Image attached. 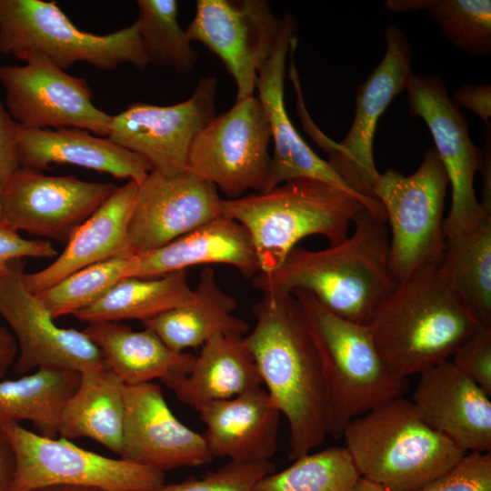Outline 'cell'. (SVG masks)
Wrapping results in <instances>:
<instances>
[{
	"label": "cell",
	"instance_id": "cell-38",
	"mask_svg": "<svg viewBox=\"0 0 491 491\" xmlns=\"http://www.w3.org/2000/svg\"><path fill=\"white\" fill-rule=\"evenodd\" d=\"M415 491H491V452H467Z\"/></svg>",
	"mask_w": 491,
	"mask_h": 491
},
{
	"label": "cell",
	"instance_id": "cell-21",
	"mask_svg": "<svg viewBox=\"0 0 491 491\" xmlns=\"http://www.w3.org/2000/svg\"><path fill=\"white\" fill-rule=\"evenodd\" d=\"M410 402L418 417L466 453L491 452V400L450 360L421 374Z\"/></svg>",
	"mask_w": 491,
	"mask_h": 491
},
{
	"label": "cell",
	"instance_id": "cell-13",
	"mask_svg": "<svg viewBox=\"0 0 491 491\" xmlns=\"http://www.w3.org/2000/svg\"><path fill=\"white\" fill-rule=\"evenodd\" d=\"M24 65H0L5 105L14 120L27 128L75 127L107 137L112 115L93 103L83 77L67 74L48 58L30 54Z\"/></svg>",
	"mask_w": 491,
	"mask_h": 491
},
{
	"label": "cell",
	"instance_id": "cell-50",
	"mask_svg": "<svg viewBox=\"0 0 491 491\" xmlns=\"http://www.w3.org/2000/svg\"><path fill=\"white\" fill-rule=\"evenodd\" d=\"M2 185H0V196H1ZM0 221H1V204H0Z\"/></svg>",
	"mask_w": 491,
	"mask_h": 491
},
{
	"label": "cell",
	"instance_id": "cell-24",
	"mask_svg": "<svg viewBox=\"0 0 491 491\" xmlns=\"http://www.w3.org/2000/svg\"><path fill=\"white\" fill-rule=\"evenodd\" d=\"M213 457L235 462L269 461L277 448L280 411L261 386L198 411Z\"/></svg>",
	"mask_w": 491,
	"mask_h": 491
},
{
	"label": "cell",
	"instance_id": "cell-28",
	"mask_svg": "<svg viewBox=\"0 0 491 491\" xmlns=\"http://www.w3.org/2000/svg\"><path fill=\"white\" fill-rule=\"evenodd\" d=\"M237 302L217 282L215 270L205 267L183 306L145 320L144 326L153 330L171 349L184 352L202 346L217 334L246 335L249 325L234 315Z\"/></svg>",
	"mask_w": 491,
	"mask_h": 491
},
{
	"label": "cell",
	"instance_id": "cell-32",
	"mask_svg": "<svg viewBox=\"0 0 491 491\" xmlns=\"http://www.w3.org/2000/svg\"><path fill=\"white\" fill-rule=\"evenodd\" d=\"M440 265L480 324H491V216L467 231L446 236Z\"/></svg>",
	"mask_w": 491,
	"mask_h": 491
},
{
	"label": "cell",
	"instance_id": "cell-39",
	"mask_svg": "<svg viewBox=\"0 0 491 491\" xmlns=\"http://www.w3.org/2000/svg\"><path fill=\"white\" fill-rule=\"evenodd\" d=\"M449 360L491 396V324H480Z\"/></svg>",
	"mask_w": 491,
	"mask_h": 491
},
{
	"label": "cell",
	"instance_id": "cell-31",
	"mask_svg": "<svg viewBox=\"0 0 491 491\" xmlns=\"http://www.w3.org/2000/svg\"><path fill=\"white\" fill-rule=\"evenodd\" d=\"M187 270L149 277L120 280L103 297L74 316L82 322L141 320L185 304L192 296Z\"/></svg>",
	"mask_w": 491,
	"mask_h": 491
},
{
	"label": "cell",
	"instance_id": "cell-45",
	"mask_svg": "<svg viewBox=\"0 0 491 491\" xmlns=\"http://www.w3.org/2000/svg\"><path fill=\"white\" fill-rule=\"evenodd\" d=\"M17 354L18 346L14 335L0 326V377L15 362Z\"/></svg>",
	"mask_w": 491,
	"mask_h": 491
},
{
	"label": "cell",
	"instance_id": "cell-14",
	"mask_svg": "<svg viewBox=\"0 0 491 491\" xmlns=\"http://www.w3.org/2000/svg\"><path fill=\"white\" fill-rule=\"evenodd\" d=\"M25 267L24 259H15L0 275V314L18 346L15 373L58 367L82 375L108 368L102 351L83 331L55 324L41 299L25 286Z\"/></svg>",
	"mask_w": 491,
	"mask_h": 491
},
{
	"label": "cell",
	"instance_id": "cell-7",
	"mask_svg": "<svg viewBox=\"0 0 491 491\" xmlns=\"http://www.w3.org/2000/svg\"><path fill=\"white\" fill-rule=\"evenodd\" d=\"M0 54L20 60L41 55L65 71L75 63L112 71L123 64L143 70L149 61L137 24L96 35L78 29L55 1L0 0Z\"/></svg>",
	"mask_w": 491,
	"mask_h": 491
},
{
	"label": "cell",
	"instance_id": "cell-26",
	"mask_svg": "<svg viewBox=\"0 0 491 491\" xmlns=\"http://www.w3.org/2000/svg\"><path fill=\"white\" fill-rule=\"evenodd\" d=\"M102 351L108 368L125 386L160 379L168 382L185 376L195 356L168 347L151 329L135 331L120 322L88 323L83 330Z\"/></svg>",
	"mask_w": 491,
	"mask_h": 491
},
{
	"label": "cell",
	"instance_id": "cell-17",
	"mask_svg": "<svg viewBox=\"0 0 491 491\" xmlns=\"http://www.w3.org/2000/svg\"><path fill=\"white\" fill-rule=\"evenodd\" d=\"M116 188L109 182L51 176L20 167L2 185L1 222L15 231L67 243Z\"/></svg>",
	"mask_w": 491,
	"mask_h": 491
},
{
	"label": "cell",
	"instance_id": "cell-3",
	"mask_svg": "<svg viewBox=\"0 0 491 491\" xmlns=\"http://www.w3.org/2000/svg\"><path fill=\"white\" fill-rule=\"evenodd\" d=\"M350 236L322 250L294 247L281 266L258 273L253 286L305 290L334 314L367 324L379 303L396 286L389 267L386 219L363 208Z\"/></svg>",
	"mask_w": 491,
	"mask_h": 491
},
{
	"label": "cell",
	"instance_id": "cell-27",
	"mask_svg": "<svg viewBox=\"0 0 491 491\" xmlns=\"http://www.w3.org/2000/svg\"><path fill=\"white\" fill-rule=\"evenodd\" d=\"M262 380L244 336L217 334L206 341L185 376L165 386L177 399L198 411L259 387Z\"/></svg>",
	"mask_w": 491,
	"mask_h": 491
},
{
	"label": "cell",
	"instance_id": "cell-5",
	"mask_svg": "<svg viewBox=\"0 0 491 491\" xmlns=\"http://www.w3.org/2000/svg\"><path fill=\"white\" fill-rule=\"evenodd\" d=\"M342 436L360 476L387 491H415L466 454L426 425L403 396L355 417Z\"/></svg>",
	"mask_w": 491,
	"mask_h": 491
},
{
	"label": "cell",
	"instance_id": "cell-22",
	"mask_svg": "<svg viewBox=\"0 0 491 491\" xmlns=\"http://www.w3.org/2000/svg\"><path fill=\"white\" fill-rule=\"evenodd\" d=\"M223 264L253 279L260 266L247 230L220 215L157 249L133 254L125 278L157 277L200 265Z\"/></svg>",
	"mask_w": 491,
	"mask_h": 491
},
{
	"label": "cell",
	"instance_id": "cell-33",
	"mask_svg": "<svg viewBox=\"0 0 491 491\" xmlns=\"http://www.w3.org/2000/svg\"><path fill=\"white\" fill-rule=\"evenodd\" d=\"M359 477L346 448L330 446L263 477L255 491H352Z\"/></svg>",
	"mask_w": 491,
	"mask_h": 491
},
{
	"label": "cell",
	"instance_id": "cell-6",
	"mask_svg": "<svg viewBox=\"0 0 491 491\" xmlns=\"http://www.w3.org/2000/svg\"><path fill=\"white\" fill-rule=\"evenodd\" d=\"M291 293L299 302L321 353L330 392L329 435L339 437L355 417L402 396L406 379L388 368L367 324L334 314L307 291Z\"/></svg>",
	"mask_w": 491,
	"mask_h": 491
},
{
	"label": "cell",
	"instance_id": "cell-36",
	"mask_svg": "<svg viewBox=\"0 0 491 491\" xmlns=\"http://www.w3.org/2000/svg\"><path fill=\"white\" fill-rule=\"evenodd\" d=\"M426 11L456 48L473 55L491 53L490 0H429Z\"/></svg>",
	"mask_w": 491,
	"mask_h": 491
},
{
	"label": "cell",
	"instance_id": "cell-30",
	"mask_svg": "<svg viewBox=\"0 0 491 491\" xmlns=\"http://www.w3.org/2000/svg\"><path fill=\"white\" fill-rule=\"evenodd\" d=\"M80 377L72 369L40 367L16 379L0 381V425L25 420L40 435L55 438L63 408Z\"/></svg>",
	"mask_w": 491,
	"mask_h": 491
},
{
	"label": "cell",
	"instance_id": "cell-18",
	"mask_svg": "<svg viewBox=\"0 0 491 491\" xmlns=\"http://www.w3.org/2000/svg\"><path fill=\"white\" fill-rule=\"evenodd\" d=\"M296 38V22L292 15H286L285 26L275 50L257 73V98L264 109L274 142V154L260 192L271 190L296 179H316L343 189L357 198L370 212L385 217L382 204L376 199L366 198L356 193L326 160L311 149L287 115L284 95L286 60L291 43Z\"/></svg>",
	"mask_w": 491,
	"mask_h": 491
},
{
	"label": "cell",
	"instance_id": "cell-49",
	"mask_svg": "<svg viewBox=\"0 0 491 491\" xmlns=\"http://www.w3.org/2000/svg\"><path fill=\"white\" fill-rule=\"evenodd\" d=\"M5 266H6V264L5 265H0V275L2 274V272L4 271Z\"/></svg>",
	"mask_w": 491,
	"mask_h": 491
},
{
	"label": "cell",
	"instance_id": "cell-19",
	"mask_svg": "<svg viewBox=\"0 0 491 491\" xmlns=\"http://www.w3.org/2000/svg\"><path fill=\"white\" fill-rule=\"evenodd\" d=\"M218 189L191 171L164 176L151 171L139 190L127 230V248L162 247L221 215Z\"/></svg>",
	"mask_w": 491,
	"mask_h": 491
},
{
	"label": "cell",
	"instance_id": "cell-29",
	"mask_svg": "<svg viewBox=\"0 0 491 491\" xmlns=\"http://www.w3.org/2000/svg\"><path fill=\"white\" fill-rule=\"evenodd\" d=\"M125 386L109 368L82 374L63 408L58 436L67 440L90 438L120 456Z\"/></svg>",
	"mask_w": 491,
	"mask_h": 491
},
{
	"label": "cell",
	"instance_id": "cell-41",
	"mask_svg": "<svg viewBox=\"0 0 491 491\" xmlns=\"http://www.w3.org/2000/svg\"><path fill=\"white\" fill-rule=\"evenodd\" d=\"M20 125L0 98V185L20 168L17 159V137Z\"/></svg>",
	"mask_w": 491,
	"mask_h": 491
},
{
	"label": "cell",
	"instance_id": "cell-47",
	"mask_svg": "<svg viewBox=\"0 0 491 491\" xmlns=\"http://www.w3.org/2000/svg\"><path fill=\"white\" fill-rule=\"evenodd\" d=\"M32 491H105L96 487L75 486H51Z\"/></svg>",
	"mask_w": 491,
	"mask_h": 491
},
{
	"label": "cell",
	"instance_id": "cell-11",
	"mask_svg": "<svg viewBox=\"0 0 491 491\" xmlns=\"http://www.w3.org/2000/svg\"><path fill=\"white\" fill-rule=\"evenodd\" d=\"M270 140L266 116L254 95L235 101L195 135L186 169L215 185L228 199L250 190L260 192L271 159Z\"/></svg>",
	"mask_w": 491,
	"mask_h": 491
},
{
	"label": "cell",
	"instance_id": "cell-35",
	"mask_svg": "<svg viewBox=\"0 0 491 491\" xmlns=\"http://www.w3.org/2000/svg\"><path fill=\"white\" fill-rule=\"evenodd\" d=\"M132 255L124 253L84 267L36 296L54 319L75 315L99 300L125 278Z\"/></svg>",
	"mask_w": 491,
	"mask_h": 491
},
{
	"label": "cell",
	"instance_id": "cell-10",
	"mask_svg": "<svg viewBox=\"0 0 491 491\" xmlns=\"http://www.w3.org/2000/svg\"><path fill=\"white\" fill-rule=\"evenodd\" d=\"M2 426L15 456L11 491H32L51 486L149 491L165 484V473L162 471L94 453L65 438L46 437L20 424Z\"/></svg>",
	"mask_w": 491,
	"mask_h": 491
},
{
	"label": "cell",
	"instance_id": "cell-40",
	"mask_svg": "<svg viewBox=\"0 0 491 491\" xmlns=\"http://www.w3.org/2000/svg\"><path fill=\"white\" fill-rule=\"evenodd\" d=\"M56 256V249L48 240L25 239L0 221V265L25 257L53 258Z\"/></svg>",
	"mask_w": 491,
	"mask_h": 491
},
{
	"label": "cell",
	"instance_id": "cell-12",
	"mask_svg": "<svg viewBox=\"0 0 491 491\" xmlns=\"http://www.w3.org/2000/svg\"><path fill=\"white\" fill-rule=\"evenodd\" d=\"M406 91L409 114L426 124L451 184V206L444 220L445 237L467 231L491 216L477 200L474 187L482 151L471 140L467 121L452 102L441 77L413 75Z\"/></svg>",
	"mask_w": 491,
	"mask_h": 491
},
{
	"label": "cell",
	"instance_id": "cell-8",
	"mask_svg": "<svg viewBox=\"0 0 491 491\" xmlns=\"http://www.w3.org/2000/svg\"><path fill=\"white\" fill-rule=\"evenodd\" d=\"M385 39L384 57L358 86L351 128L339 143L327 137L313 122L305 105L299 79H292L297 95V114L305 130L327 154V162L344 181L356 193L371 199H376L374 187L380 175L373 154L378 120L393 99L406 90L414 75L412 46L404 32L390 25L385 32Z\"/></svg>",
	"mask_w": 491,
	"mask_h": 491
},
{
	"label": "cell",
	"instance_id": "cell-25",
	"mask_svg": "<svg viewBox=\"0 0 491 491\" xmlns=\"http://www.w3.org/2000/svg\"><path fill=\"white\" fill-rule=\"evenodd\" d=\"M138 190L139 185L135 180L117 186L73 233L65 248L53 263L40 271L24 273L26 288L38 295L84 267L130 253L127 230Z\"/></svg>",
	"mask_w": 491,
	"mask_h": 491
},
{
	"label": "cell",
	"instance_id": "cell-20",
	"mask_svg": "<svg viewBox=\"0 0 491 491\" xmlns=\"http://www.w3.org/2000/svg\"><path fill=\"white\" fill-rule=\"evenodd\" d=\"M121 458L165 473L203 466L214 458L204 434L185 426L171 411L161 386H125Z\"/></svg>",
	"mask_w": 491,
	"mask_h": 491
},
{
	"label": "cell",
	"instance_id": "cell-34",
	"mask_svg": "<svg viewBox=\"0 0 491 491\" xmlns=\"http://www.w3.org/2000/svg\"><path fill=\"white\" fill-rule=\"evenodd\" d=\"M138 33L150 64L187 73L195 68L197 53L178 24L175 0H138Z\"/></svg>",
	"mask_w": 491,
	"mask_h": 491
},
{
	"label": "cell",
	"instance_id": "cell-44",
	"mask_svg": "<svg viewBox=\"0 0 491 491\" xmlns=\"http://www.w3.org/2000/svg\"><path fill=\"white\" fill-rule=\"evenodd\" d=\"M479 172L483 178L482 207L491 214V125L485 127V145Z\"/></svg>",
	"mask_w": 491,
	"mask_h": 491
},
{
	"label": "cell",
	"instance_id": "cell-15",
	"mask_svg": "<svg viewBox=\"0 0 491 491\" xmlns=\"http://www.w3.org/2000/svg\"><path fill=\"white\" fill-rule=\"evenodd\" d=\"M286 16L279 18L265 0H198L185 29L190 42L217 55L236 85V101L254 95L259 68L279 40Z\"/></svg>",
	"mask_w": 491,
	"mask_h": 491
},
{
	"label": "cell",
	"instance_id": "cell-23",
	"mask_svg": "<svg viewBox=\"0 0 491 491\" xmlns=\"http://www.w3.org/2000/svg\"><path fill=\"white\" fill-rule=\"evenodd\" d=\"M20 167L41 171L50 164L73 165L135 180L139 185L153 170L143 156L107 137L75 127L27 128L20 125L17 137Z\"/></svg>",
	"mask_w": 491,
	"mask_h": 491
},
{
	"label": "cell",
	"instance_id": "cell-1",
	"mask_svg": "<svg viewBox=\"0 0 491 491\" xmlns=\"http://www.w3.org/2000/svg\"><path fill=\"white\" fill-rule=\"evenodd\" d=\"M253 306L256 324L244 336L262 384L289 427V458L322 445L330 432L327 376L315 337L296 296L267 286Z\"/></svg>",
	"mask_w": 491,
	"mask_h": 491
},
{
	"label": "cell",
	"instance_id": "cell-4",
	"mask_svg": "<svg viewBox=\"0 0 491 491\" xmlns=\"http://www.w3.org/2000/svg\"><path fill=\"white\" fill-rule=\"evenodd\" d=\"M366 208L354 195L324 181L300 178L266 192L223 199L221 215L249 233L260 272L278 268L303 238L325 236L330 246L347 236L349 224ZM367 209V208H366Z\"/></svg>",
	"mask_w": 491,
	"mask_h": 491
},
{
	"label": "cell",
	"instance_id": "cell-16",
	"mask_svg": "<svg viewBox=\"0 0 491 491\" xmlns=\"http://www.w3.org/2000/svg\"><path fill=\"white\" fill-rule=\"evenodd\" d=\"M217 80L201 77L192 95L172 105H130L112 115L108 139L146 159L152 171L174 176L186 169L195 135L215 116Z\"/></svg>",
	"mask_w": 491,
	"mask_h": 491
},
{
	"label": "cell",
	"instance_id": "cell-43",
	"mask_svg": "<svg viewBox=\"0 0 491 491\" xmlns=\"http://www.w3.org/2000/svg\"><path fill=\"white\" fill-rule=\"evenodd\" d=\"M15 468V456L12 443L0 425V491H11Z\"/></svg>",
	"mask_w": 491,
	"mask_h": 491
},
{
	"label": "cell",
	"instance_id": "cell-9",
	"mask_svg": "<svg viewBox=\"0 0 491 491\" xmlns=\"http://www.w3.org/2000/svg\"><path fill=\"white\" fill-rule=\"evenodd\" d=\"M448 184L435 148L424 151L420 165L407 176L395 169L379 175L374 195L390 228L389 267L397 283L424 266L441 262Z\"/></svg>",
	"mask_w": 491,
	"mask_h": 491
},
{
	"label": "cell",
	"instance_id": "cell-42",
	"mask_svg": "<svg viewBox=\"0 0 491 491\" xmlns=\"http://www.w3.org/2000/svg\"><path fill=\"white\" fill-rule=\"evenodd\" d=\"M451 100L458 108L465 107L477 115L486 125H491L490 85H463L454 92Z\"/></svg>",
	"mask_w": 491,
	"mask_h": 491
},
{
	"label": "cell",
	"instance_id": "cell-48",
	"mask_svg": "<svg viewBox=\"0 0 491 491\" xmlns=\"http://www.w3.org/2000/svg\"><path fill=\"white\" fill-rule=\"evenodd\" d=\"M352 491H387V490H386L381 486L360 476Z\"/></svg>",
	"mask_w": 491,
	"mask_h": 491
},
{
	"label": "cell",
	"instance_id": "cell-2",
	"mask_svg": "<svg viewBox=\"0 0 491 491\" xmlns=\"http://www.w3.org/2000/svg\"><path fill=\"white\" fill-rule=\"evenodd\" d=\"M367 325L388 368L407 379L449 360L480 322L439 263L398 282Z\"/></svg>",
	"mask_w": 491,
	"mask_h": 491
},
{
	"label": "cell",
	"instance_id": "cell-37",
	"mask_svg": "<svg viewBox=\"0 0 491 491\" xmlns=\"http://www.w3.org/2000/svg\"><path fill=\"white\" fill-rule=\"evenodd\" d=\"M276 472L269 461H229L215 471L206 472L200 478L188 477L184 481L162 485L149 491H255L256 484Z\"/></svg>",
	"mask_w": 491,
	"mask_h": 491
},
{
	"label": "cell",
	"instance_id": "cell-46",
	"mask_svg": "<svg viewBox=\"0 0 491 491\" xmlns=\"http://www.w3.org/2000/svg\"><path fill=\"white\" fill-rule=\"evenodd\" d=\"M429 0H387L384 6L391 12L426 10Z\"/></svg>",
	"mask_w": 491,
	"mask_h": 491
}]
</instances>
